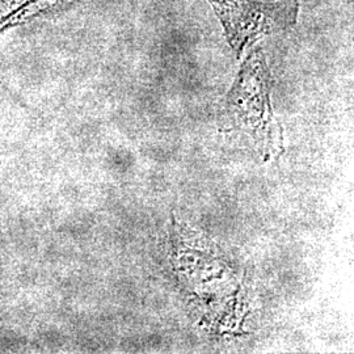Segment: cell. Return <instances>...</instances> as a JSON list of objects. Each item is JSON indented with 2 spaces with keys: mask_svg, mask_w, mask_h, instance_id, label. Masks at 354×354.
Instances as JSON below:
<instances>
[{
  "mask_svg": "<svg viewBox=\"0 0 354 354\" xmlns=\"http://www.w3.org/2000/svg\"><path fill=\"white\" fill-rule=\"evenodd\" d=\"M221 20L230 46L239 57L259 38L289 29L298 19V0H207Z\"/></svg>",
  "mask_w": 354,
  "mask_h": 354,
  "instance_id": "1",
  "label": "cell"
}]
</instances>
